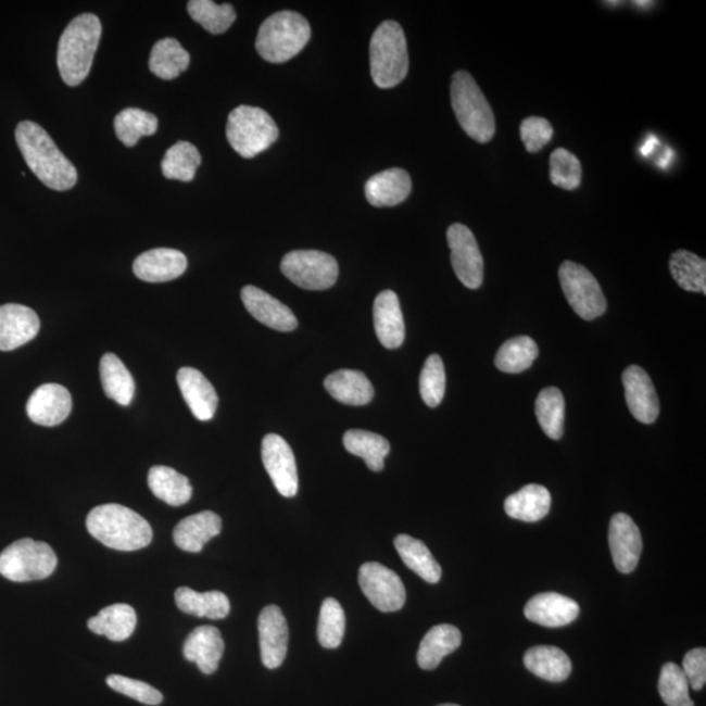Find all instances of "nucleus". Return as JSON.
Instances as JSON below:
<instances>
[{"mask_svg":"<svg viewBox=\"0 0 706 706\" xmlns=\"http://www.w3.org/2000/svg\"><path fill=\"white\" fill-rule=\"evenodd\" d=\"M446 239L455 275L462 285L478 290L483 285L484 261L474 234L464 224L457 223L449 227Z\"/></svg>","mask_w":706,"mask_h":706,"instance_id":"12","label":"nucleus"},{"mask_svg":"<svg viewBox=\"0 0 706 706\" xmlns=\"http://www.w3.org/2000/svg\"><path fill=\"white\" fill-rule=\"evenodd\" d=\"M526 669L552 683H562L572 672V660L556 646H534L524 657Z\"/></svg>","mask_w":706,"mask_h":706,"instance_id":"29","label":"nucleus"},{"mask_svg":"<svg viewBox=\"0 0 706 706\" xmlns=\"http://www.w3.org/2000/svg\"><path fill=\"white\" fill-rule=\"evenodd\" d=\"M73 408L70 391L58 383H45L27 403L29 419L38 426L55 427L67 419Z\"/></svg>","mask_w":706,"mask_h":706,"instance_id":"17","label":"nucleus"},{"mask_svg":"<svg viewBox=\"0 0 706 706\" xmlns=\"http://www.w3.org/2000/svg\"><path fill=\"white\" fill-rule=\"evenodd\" d=\"M538 345L529 337H517L508 340L497 352L494 364L504 374H522L537 361Z\"/></svg>","mask_w":706,"mask_h":706,"instance_id":"40","label":"nucleus"},{"mask_svg":"<svg viewBox=\"0 0 706 706\" xmlns=\"http://www.w3.org/2000/svg\"><path fill=\"white\" fill-rule=\"evenodd\" d=\"M280 269L293 285L307 291L329 290L339 275L337 260L319 250H293L282 259Z\"/></svg>","mask_w":706,"mask_h":706,"instance_id":"9","label":"nucleus"},{"mask_svg":"<svg viewBox=\"0 0 706 706\" xmlns=\"http://www.w3.org/2000/svg\"><path fill=\"white\" fill-rule=\"evenodd\" d=\"M343 444L346 451L356 455V457L363 458L369 470L375 472L382 470L384 458L390 452V444L387 439L374 432L362 431V429L346 431Z\"/></svg>","mask_w":706,"mask_h":706,"instance_id":"37","label":"nucleus"},{"mask_svg":"<svg viewBox=\"0 0 706 706\" xmlns=\"http://www.w3.org/2000/svg\"><path fill=\"white\" fill-rule=\"evenodd\" d=\"M222 526V518L216 513L204 510L184 518L173 531V539L178 549L198 554L205 543L220 534Z\"/></svg>","mask_w":706,"mask_h":706,"instance_id":"26","label":"nucleus"},{"mask_svg":"<svg viewBox=\"0 0 706 706\" xmlns=\"http://www.w3.org/2000/svg\"><path fill=\"white\" fill-rule=\"evenodd\" d=\"M506 515L524 522H538L549 515L551 493L547 488L529 484L505 500Z\"/></svg>","mask_w":706,"mask_h":706,"instance_id":"30","label":"nucleus"},{"mask_svg":"<svg viewBox=\"0 0 706 706\" xmlns=\"http://www.w3.org/2000/svg\"><path fill=\"white\" fill-rule=\"evenodd\" d=\"M535 413L539 426L552 440H560L564 433L565 402L562 391L547 388L537 398Z\"/></svg>","mask_w":706,"mask_h":706,"instance_id":"42","label":"nucleus"},{"mask_svg":"<svg viewBox=\"0 0 706 706\" xmlns=\"http://www.w3.org/2000/svg\"><path fill=\"white\" fill-rule=\"evenodd\" d=\"M159 121L155 114L137 108H127L114 119V130L117 138L126 147H134L143 137H150L157 131Z\"/></svg>","mask_w":706,"mask_h":706,"instance_id":"39","label":"nucleus"},{"mask_svg":"<svg viewBox=\"0 0 706 706\" xmlns=\"http://www.w3.org/2000/svg\"><path fill=\"white\" fill-rule=\"evenodd\" d=\"M608 542L615 568L625 575L633 572L643 552V538L638 525L626 513H618L609 522Z\"/></svg>","mask_w":706,"mask_h":706,"instance_id":"14","label":"nucleus"},{"mask_svg":"<svg viewBox=\"0 0 706 706\" xmlns=\"http://www.w3.org/2000/svg\"><path fill=\"white\" fill-rule=\"evenodd\" d=\"M100 377L108 398H111L121 406H128L133 402L135 394L134 378L125 364L114 353H106V355L102 356Z\"/></svg>","mask_w":706,"mask_h":706,"instance_id":"34","label":"nucleus"},{"mask_svg":"<svg viewBox=\"0 0 706 706\" xmlns=\"http://www.w3.org/2000/svg\"><path fill=\"white\" fill-rule=\"evenodd\" d=\"M134 274L149 282H165L179 278L188 268V259L176 249L159 248L140 254L134 262Z\"/></svg>","mask_w":706,"mask_h":706,"instance_id":"20","label":"nucleus"},{"mask_svg":"<svg viewBox=\"0 0 706 706\" xmlns=\"http://www.w3.org/2000/svg\"><path fill=\"white\" fill-rule=\"evenodd\" d=\"M226 644L219 629L201 626L194 629L184 644V656L198 665L203 673H214L219 667Z\"/></svg>","mask_w":706,"mask_h":706,"instance_id":"23","label":"nucleus"},{"mask_svg":"<svg viewBox=\"0 0 706 706\" xmlns=\"http://www.w3.org/2000/svg\"><path fill=\"white\" fill-rule=\"evenodd\" d=\"M358 583L371 605L382 613H395L406 603L401 577L380 563H365L358 570Z\"/></svg>","mask_w":706,"mask_h":706,"instance_id":"11","label":"nucleus"},{"mask_svg":"<svg viewBox=\"0 0 706 706\" xmlns=\"http://www.w3.org/2000/svg\"><path fill=\"white\" fill-rule=\"evenodd\" d=\"M40 331V318L30 307L18 304L0 306V351H14L30 342Z\"/></svg>","mask_w":706,"mask_h":706,"instance_id":"19","label":"nucleus"},{"mask_svg":"<svg viewBox=\"0 0 706 706\" xmlns=\"http://www.w3.org/2000/svg\"><path fill=\"white\" fill-rule=\"evenodd\" d=\"M241 299L247 311L269 329L281 332L297 329L299 325L297 316L290 307L280 303L272 294L254 286H247L242 288Z\"/></svg>","mask_w":706,"mask_h":706,"instance_id":"18","label":"nucleus"},{"mask_svg":"<svg viewBox=\"0 0 706 706\" xmlns=\"http://www.w3.org/2000/svg\"><path fill=\"white\" fill-rule=\"evenodd\" d=\"M201 163V153L194 144L189 141H177L165 153L162 162L163 175L176 181L191 182Z\"/></svg>","mask_w":706,"mask_h":706,"instance_id":"38","label":"nucleus"},{"mask_svg":"<svg viewBox=\"0 0 706 706\" xmlns=\"http://www.w3.org/2000/svg\"><path fill=\"white\" fill-rule=\"evenodd\" d=\"M101 34L100 18L93 14L76 16L64 29L58 43L56 64L68 87L80 86L91 73Z\"/></svg>","mask_w":706,"mask_h":706,"instance_id":"2","label":"nucleus"},{"mask_svg":"<svg viewBox=\"0 0 706 706\" xmlns=\"http://www.w3.org/2000/svg\"><path fill=\"white\" fill-rule=\"evenodd\" d=\"M658 691L667 706H693L690 683L677 664H666L660 670Z\"/></svg>","mask_w":706,"mask_h":706,"instance_id":"45","label":"nucleus"},{"mask_svg":"<svg viewBox=\"0 0 706 706\" xmlns=\"http://www.w3.org/2000/svg\"><path fill=\"white\" fill-rule=\"evenodd\" d=\"M106 683L115 692L137 699L141 704L159 705L163 703L162 692L153 689L150 684L140 682V680L122 676H111L108 677Z\"/></svg>","mask_w":706,"mask_h":706,"instance_id":"48","label":"nucleus"},{"mask_svg":"<svg viewBox=\"0 0 706 706\" xmlns=\"http://www.w3.org/2000/svg\"><path fill=\"white\" fill-rule=\"evenodd\" d=\"M87 529L106 547L124 552L144 549L153 538L150 524L119 504L96 506L87 517Z\"/></svg>","mask_w":706,"mask_h":706,"instance_id":"3","label":"nucleus"},{"mask_svg":"<svg viewBox=\"0 0 706 706\" xmlns=\"http://www.w3.org/2000/svg\"><path fill=\"white\" fill-rule=\"evenodd\" d=\"M317 632L319 644L326 650H337L342 644L345 632V615L337 600L327 598L320 606Z\"/></svg>","mask_w":706,"mask_h":706,"instance_id":"44","label":"nucleus"},{"mask_svg":"<svg viewBox=\"0 0 706 706\" xmlns=\"http://www.w3.org/2000/svg\"><path fill=\"white\" fill-rule=\"evenodd\" d=\"M190 54L176 38H164L155 43L150 56L151 73L163 80H173L188 70Z\"/></svg>","mask_w":706,"mask_h":706,"instance_id":"36","label":"nucleus"},{"mask_svg":"<svg viewBox=\"0 0 706 706\" xmlns=\"http://www.w3.org/2000/svg\"><path fill=\"white\" fill-rule=\"evenodd\" d=\"M558 279L569 305L582 319L593 320L606 313L605 294L587 267L565 261L558 269Z\"/></svg>","mask_w":706,"mask_h":706,"instance_id":"10","label":"nucleus"},{"mask_svg":"<svg viewBox=\"0 0 706 706\" xmlns=\"http://www.w3.org/2000/svg\"><path fill=\"white\" fill-rule=\"evenodd\" d=\"M622 384L626 389V401L634 419L644 424H653L659 415V400L652 378L639 365H631L622 374Z\"/></svg>","mask_w":706,"mask_h":706,"instance_id":"16","label":"nucleus"},{"mask_svg":"<svg viewBox=\"0 0 706 706\" xmlns=\"http://www.w3.org/2000/svg\"><path fill=\"white\" fill-rule=\"evenodd\" d=\"M370 74L378 88L396 87L408 74L406 36L400 24L383 22L370 40Z\"/></svg>","mask_w":706,"mask_h":706,"instance_id":"5","label":"nucleus"},{"mask_svg":"<svg viewBox=\"0 0 706 706\" xmlns=\"http://www.w3.org/2000/svg\"><path fill=\"white\" fill-rule=\"evenodd\" d=\"M259 632L263 665L269 670L278 669L285 663L290 641L287 620L278 606L269 605L262 609Z\"/></svg>","mask_w":706,"mask_h":706,"instance_id":"15","label":"nucleus"},{"mask_svg":"<svg viewBox=\"0 0 706 706\" xmlns=\"http://www.w3.org/2000/svg\"><path fill=\"white\" fill-rule=\"evenodd\" d=\"M682 670L690 689L699 691L706 683V651L704 647H697L685 654Z\"/></svg>","mask_w":706,"mask_h":706,"instance_id":"50","label":"nucleus"},{"mask_svg":"<svg viewBox=\"0 0 706 706\" xmlns=\"http://www.w3.org/2000/svg\"><path fill=\"white\" fill-rule=\"evenodd\" d=\"M461 644L462 634L457 627L434 626L424 635L419 652H417V665L423 670H434L442 659L457 651Z\"/></svg>","mask_w":706,"mask_h":706,"instance_id":"28","label":"nucleus"},{"mask_svg":"<svg viewBox=\"0 0 706 706\" xmlns=\"http://www.w3.org/2000/svg\"><path fill=\"white\" fill-rule=\"evenodd\" d=\"M15 138L25 163L49 189L66 191L78 182V171L40 125L31 121L21 122Z\"/></svg>","mask_w":706,"mask_h":706,"instance_id":"1","label":"nucleus"},{"mask_svg":"<svg viewBox=\"0 0 706 706\" xmlns=\"http://www.w3.org/2000/svg\"><path fill=\"white\" fill-rule=\"evenodd\" d=\"M670 272L684 291L706 294L705 260L686 250H678L671 255Z\"/></svg>","mask_w":706,"mask_h":706,"instance_id":"41","label":"nucleus"},{"mask_svg":"<svg viewBox=\"0 0 706 706\" xmlns=\"http://www.w3.org/2000/svg\"><path fill=\"white\" fill-rule=\"evenodd\" d=\"M175 600L182 613L197 618L219 620L227 618L230 613L228 596L222 592L198 593L190 588H179Z\"/></svg>","mask_w":706,"mask_h":706,"instance_id":"32","label":"nucleus"},{"mask_svg":"<svg viewBox=\"0 0 706 706\" xmlns=\"http://www.w3.org/2000/svg\"><path fill=\"white\" fill-rule=\"evenodd\" d=\"M413 190L408 173L393 168L377 173L365 184V197L375 207H394L406 201Z\"/></svg>","mask_w":706,"mask_h":706,"instance_id":"25","label":"nucleus"},{"mask_svg":"<svg viewBox=\"0 0 706 706\" xmlns=\"http://www.w3.org/2000/svg\"><path fill=\"white\" fill-rule=\"evenodd\" d=\"M188 12L192 21L201 24L211 35L226 34L237 17L232 5L216 4L211 0H191Z\"/></svg>","mask_w":706,"mask_h":706,"instance_id":"43","label":"nucleus"},{"mask_svg":"<svg viewBox=\"0 0 706 706\" xmlns=\"http://www.w3.org/2000/svg\"><path fill=\"white\" fill-rule=\"evenodd\" d=\"M551 182L564 190L580 188L582 166L579 157L565 149H557L550 157Z\"/></svg>","mask_w":706,"mask_h":706,"instance_id":"46","label":"nucleus"},{"mask_svg":"<svg viewBox=\"0 0 706 706\" xmlns=\"http://www.w3.org/2000/svg\"><path fill=\"white\" fill-rule=\"evenodd\" d=\"M446 375L444 363L439 355L427 358L420 375V395L428 407H438L444 400Z\"/></svg>","mask_w":706,"mask_h":706,"instance_id":"47","label":"nucleus"},{"mask_svg":"<svg viewBox=\"0 0 706 706\" xmlns=\"http://www.w3.org/2000/svg\"><path fill=\"white\" fill-rule=\"evenodd\" d=\"M374 323L377 338L384 349H400L406 337V326L395 292L383 291L378 294L374 305Z\"/></svg>","mask_w":706,"mask_h":706,"instance_id":"22","label":"nucleus"},{"mask_svg":"<svg viewBox=\"0 0 706 706\" xmlns=\"http://www.w3.org/2000/svg\"><path fill=\"white\" fill-rule=\"evenodd\" d=\"M137 627V613L125 603L102 608L101 612L88 620L89 631L106 635L112 641H125L131 638Z\"/></svg>","mask_w":706,"mask_h":706,"instance_id":"31","label":"nucleus"},{"mask_svg":"<svg viewBox=\"0 0 706 706\" xmlns=\"http://www.w3.org/2000/svg\"><path fill=\"white\" fill-rule=\"evenodd\" d=\"M278 138V126L263 109L241 105L230 112L227 139L240 156L253 159L268 150Z\"/></svg>","mask_w":706,"mask_h":706,"instance_id":"7","label":"nucleus"},{"mask_svg":"<svg viewBox=\"0 0 706 706\" xmlns=\"http://www.w3.org/2000/svg\"><path fill=\"white\" fill-rule=\"evenodd\" d=\"M149 486L153 494L162 502L172 506L189 503L192 487L185 475L173 470L172 467L155 466L149 472Z\"/></svg>","mask_w":706,"mask_h":706,"instance_id":"35","label":"nucleus"},{"mask_svg":"<svg viewBox=\"0 0 706 706\" xmlns=\"http://www.w3.org/2000/svg\"><path fill=\"white\" fill-rule=\"evenodd\" d=\"M452 106L458 124L478 143H488L496 133L490 102L467 71H457L451 86Z\"/></svg>","mask_w":706,"mask_h":706,"instance_id":"6","label":"nucleus"},{"mask_svg":"<svg viewBox=\"0 0 706 706\" xmlns=\"http://www.w3.org/2000/svg\"><path fill=\"white\" fill-rule=\"evenodd\" d=\"M579 603L557 593H542L532 596L525 607V616L535 625L560 628L579 618Z\"/></svg>","mask_w":706,"mask_h":706,"instance_id":"21","label":"nucleus"},{"mask_svg":"<svg viewBox=\"0 0 706 706\" xmlns=\"http://www.w3.org/2000/svg\"><path fill=\"white\" fill-rule=\"evenodd\" d=\"M439 706H459V705H455V704H442V705H439Z\"/></svg>","mask_w":706,"mask_h":706,"instance_id":"51","label":"nucleus"},{"mask_svg":"<svg viewBox=\"0 0 706 706\" xmlns=\"http://www.w3.org/2000/svg\"><path fill=\"white\" fill-rule=\"evenodd\" d=\"M177 382L192 415L201 421L211 420L216 413L219 398L207 378L194 368H181L177 374Z\"/></svg>","mask_w":706,"mask_h":706,"instance_id":"24","label":"nucleus"},{"mask_svg":"<svg viewBox=\"0 0 706 706\" xmlns=\"http://www.w3.org/2000/svg\"><path fill=\"white\" fill-rule=\"evenodd\" d=\"M262 461L281 496H297L299 491L298 465L288 442L278 434L265 436L262 441Z\"/></svg>","mask_w":706,"mask_h":706,"instance_id":"13","label":"nucleus"},{"mask_svg":"<svg viewBox=\"0 0 706 706\" xmlns=\"http://www.w3.org/2000/svg\"><path fill=\"white\" fill-rule=\"evenodd\" d=\"M325 389L333 400L349 406H365L375 396L374 384L357 370L342 369L326 377Z\"/></svg>","mask_w":706,"mask_h":706,"instance_id":"27","label":"nucleus"},{"mask_svg":"<svg viewBox=\"0 0 706 706\" xmlns=\"http://www.w3.org/2000/svg\"><path fill=\"white\" fill-rule=\"evenodd\" d=\"M394 545L406 567L421 577L424 581L438 583L441 580L440 564L419 539L401 534L395 538Z\"/></svg>","mask_w":706,"mask_h":706,"instance_id":"33","label":"nucleus"},{"mask_svg":"<svg viewBox=\"0 0 706 706\" xmlns=\"http://www.w3.org/2000/svg\"><path fill=\"white\" fill-rule=\"evenodd\" d=\"M521 139L526 150L530 153H537L544 149L554 137V128L550 122L541 117H529L522 121Z\"/></svg>","mask_w":706,"mask_h":706,"instance_id":"49","label":"nucleus"},{"mask_svg":"<svg viewBox=\"0 0 706 706\" xmlns=\"http://www.w3.org/2000/svg\"><path fill=\"white\" fill-rule=\"evenodd\" d=\"M56 564L55 552L48 543L25 538L0 554V575L14 582L38 581L53 575Z\"/></svg>","mask_w":706,"mask_h":706,"instance_id":"8","label":"nucleus"},{"mask_svg":"<svg viewBox=\"0 0 706 706\" xmlns=\"http://www.w3.org/2000/svg\"><path fill=\"white\" fill-rule=\"evenodd\" d=\"M311 36V25L304 16L293 11H280L261 25L255 49L269 63H285L303 51Z\"/></svg>","mask_w":706,"mask_h":706,"instance_id":"4","label":"nucleus"}]
</instances>
